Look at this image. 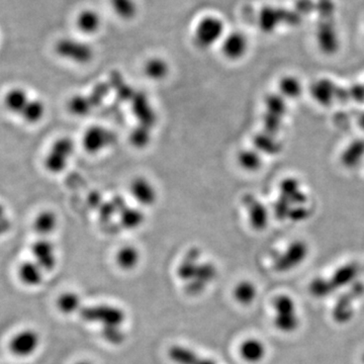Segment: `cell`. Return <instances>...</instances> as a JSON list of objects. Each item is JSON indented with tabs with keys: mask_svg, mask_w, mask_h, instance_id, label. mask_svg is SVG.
Wrapping results in <instances>:
<instances>
[{
	"mask_svg": "<svg viewBox=\"0 0 364 364\" xmlns=\"http://www.w3.org/2000/svg\"><path fill=\"white\" fill-rule=\"evenodd\" d=\"M279 195L275 200V217L281 220H293L300 223L312 216L309 193L304 190L302 181L297 177L290 176L282 179L279 186Z\"/></svg>",
	"mask_w": 364,
	"mask_h": 364,
	"instance_id": "cell-1",
	"label": "cell"
},
{
	"mask_svg": "<svg viewBox=\"0 0 364 364\" xmlns=\"http://www.w3.org/2000/svg\"><path fill=\"white\" fill-rule=\"evenodd\" d=\"M226 35L225 22L217 15H204L200 18L193 31V40L197 47L208 49L220 44Z\"/></svg>",
	"mask_w": 364,
	"mask_h": 364,
	"instance_id": "cell-2",
	"label": "cell"
},
{
	"mask_svg": "<svg viewBox=\"0 0 364 364\" xmlns=\"http://www.w3.org/2000/svg\"><path fill=\"white\" fill-rule=\"evenodd\" d=\"M275 311L274 325L282 333H293L299 329L300 320L297 304L293 298L281 295L273 302Z\"/></svg>",
	"mask_w": 364,
	"mask_h": 364,
	"instance_id": "cell-3",
	"label": "cell"
},
{
	"mask_svg": "<svg viewBox=\"0 0 364 364\" xmlns=\"http://www.w3.org/2000/svg\"><path fill=\"white\" fill-rule=\"evenodd\" d=\"M74 151L75 144L72 139L68 136L57 139L46 154L44 159L46 170L52 174H60L67 168Z\"/></svg>",
	"mask_w": 364,
	"mask_h": 364,
	"instance_id": "cell-4",
	"label": "cell"
},
{
	"mask_svg": "<svg viewBox=\"0 0 364 364\" xmlns=\"http://www.w3.org/2000/svg\"><path fill=\"white\" fill-rule=\"evenodd\" d=\"M60 58L75 64H88L94 57V50L88 43L75 38H63L55 46Z\"/></svg>",
	"mask_w": 364,
	"mask_h": 364,
	"instance_id": "cell-5",
	"label": "cell"
},
{
	"mask_svg": "<svg viewBox=\"0 0 364 364\" xmlns=\"http://www.w3.org/2000/svg\"><path fill=\"white\" fill-rule=\"evenodd\" d=\"M286 102L279 94H270L266 97L263 115L264 132L274 136L281 132L288 113Z\"/></svg>",
	"mask_w": 364,
	"mask_h": 364,
	"instance_id": "cell-6",
	"label": "cell"
},
{
	"mask_svg": "<svg viewBox=\"0 0 364 364\" xmlns=\"http://www.w3.org/2000/svg\"><path fill=\"white\" fill-rule=\"evenodd\" d=\"M309 248L308 243L302 240H295L274 259L273 268L277 272H288L302 265L308 258Z\"/></svg>",
	"mask_w": 364,
	"mask_h": 364,
	"instance_id": "cell-7",
	"label": "cell"
},
{
	"mask_svg": "<svg viewBox=\"0 0 364 364\" xmlns=\"http://www.w3.org/2000/svg\"><path fill=\"white\" fill-rule=\"evenodd\" d=\"M79 315L88 322L100 323L102 326H120L124 323L126 315L122 309L117 307L99 304V306L82 307L79 308Z\"/></svg>",
	"mask_w": 364,
	"mask_h": 364,
	"instance_id": "cell-8",
	"label": "cell"
},
{
	"mask_svg": "<svg viewBox=\"0 0 364 364\" xmlns=\"http://www.w3.org/2000/svg\"><path fill=\"white\" fill-rule=\"evenodd\" d=\"M309 94L318 106L327 108L341 97H347V91L341 90L340 86L337 85L336 82L332 79L322 77L312 83Z\"/></svg>",
	"mask_w": 364,
	"mask_h": 364,
	"instance_id": "cell-9",
	"label": "cell"
},
{
	"mask_svg": "<svg viewBox=\"0 0 364 364\" xmlns=\"http://www.w3.org/2000/svg\"><path fill=\"white\" fill-rule=\"evenodd\" d=\"M115 139L111 130L102 126H91L84 132L82 146L88 153L97 154L115 144Z\"/></svg>",
	"mask_w": 364,
	"mask_h": 364,
	"instance_id": "cell-10",
	"label": "cell"
},
{
	"mask_svg": "<svg viewBox=\"0 0 364 364\" xmlns=\"http://www.w3.org/2000/svg\"><path fill=\"white\" fill-rule=\"evenodd\" d=\"M220 45V52L227 60H241L249 51V40L242 31H234L226 34Z\"/></svg>",
	"mask_w": 364,
	"mask_h": 364,
	"instance_id": "cell-11",
	"label": "cell"
},
{
	"mask_svg": "<svg viewBox=\"0 0 364 364\" xmlns=\"http://www.w3.org/2000/svg\"><path fill=\"white\" fill-rule=\"evenodd\" d=\"M130 193L141 206H152L158 200V191L153 183L145 177H136L130 184Z\"/></svg>",
	"mask_w": 364,
	"mask_h": 364,
	"instance_id": "cell-12",
	"label": "cell"
},
{
	"mask_svg": "<svg viewBox=\"0 0 364 364\" xmlns=\"http://www.w3.org/2000/svg\"><path fill=\"white\" fill-rule=\"evenodd\" d=\"M245 208L247 209L248 220L255 231H263L270 223V211L267 206L254 195L244 197Z\"/></svg>",
	"mask_w": 364,
	"mask_h": 364,
	"instance_id": "cell-13",
	"label": "cell"
},
{
	"mask_svg": "<svg viewBox=\"0 0 364 364\" xmlns=\"http://www.w3.org/2000/svg\"><path fill=\"white\" fill-rule=\"evenodd\" d=\"M217 268L213 263H200L192 281L186 284V291L192 295H199L217 277Z\"/></svg>",
	"mask_w": 364,
	"mask_h": 364,
	"instance_id": "cell-14",
	"label": "cell"
},
{
	"mask_svg": "<svg viewBox=\"0 0 364 364\" xmlns=\"http://www.w3.org/2000/svg\"><path fill=\"white\" fill-rule=\"evenodd\" d=\"M40 344V337L31 330L20 332L13 337L10 342V350L18 356H27L36 351Z\"/></svg>",
	"mask_w": 364,
	"mask_h": 364,
	"instance_id": "cell-15",
	"label": "cell"
},
{
	"mask_svg": "<svg viewBox=\"0 0 364 364\" xmlns=\"http://www.w3.org/2000/svg\"><path fill=\"white\" fill-rule=\"evenodd\" d=\"M31 100L29 92L24 88L15 86L9 88L4 95V108L11 115H17L20 117L22 111L26 108L27 104Z\"/></svg>",
	"mask_w": 364,
	"mask_h": 364,
	"instance_id": "cell-16",
	"label": "cell"
},
{
	"mask_svg": "<svg viewBox=\"0 0 364 364\" xmlns=\"http://www.w3.org/2000/svg\"><path fill=\"white\" fill-rule=\"evenodd\" d=\"M31 252L35 257L36 263L41 266L43 270H53L56 265V255H55V248L50 241L46 239H40L36 241L31 246Z\"/></svg>",
	"mask_w": 364,
	"mask_h": 364,
	"instance_id": "cell-17",
	"label": "cell"
},
{
	"mask_svg": "<svg viewBox=\"0 0 364 364\" xmlns=\"http://www.w3.org/2000/svg\"><path fill=\"white\" fill-rule=\"evenodd\" d=\"M102 24V17L94 9H83L76 18L77 29L83 35H95L99 31Z\"/></svg>",
	"mask_w": 364,
	"mask_h": 364,
	"instance_id": "cell-18",
	"label": "cell"
},
{
	"mask_svg": "<svg viewBox=\"0 0 364 364\" xmlns=\"http://www.w3.org/2000/svg\"><path fill=\"white\" fill-rule=\"evenodd\" d=\"M364 160V140L357 139L347 145L341 154V164L347 169L358 167Z\"/></svg>",
	"mask_w": 364,
	"mask_h": 364,
	"instance_id": "cell-19",
	"label": "cell"
},
{
	"mask_svg": "<svg viewBox=\"0 0 364 364\" xmlns=\"http://www.w3.org/2000/svg\"><path fill=\"white\" fill-rule=\"evenodd\" d=\"M168 355L173 363L177 364H216L214 361L195 354L192 350L179 345L170 347Z\"/></svg>",
	"mask_w": 364,
	"mask_h": 364,
	"instance_id": "cell-20",
	"label": "cell"
},
{
	"mask_svg": "<svg viewBox=\"0 0 364 364\" xmlns=\"http://www.w3.org/2000/svg\"><path fill=\"white\" fill-rule=\"evenodd\" d=\"M239 352L241 357L247 363H257L263 360L267 350L262 341L252 338L247 339L240 345Z\"/></svg>",
	"mask_w": 364,
	"mask_h": 364,
	"instance_id": "cell-21",
	"label": "cell"
},
{
	"mask_svg": "<svg viewBox=\"0 0 364 364\" xmlns=\"http://www.w3.org/2000/svg\"><path fill=\"white\" fill-rule=\"evenodd\" d=\"M279 94L288 102L300 99L304 93V84L295 75H284L279 82Z\"/></svg>",
	"mask_w": 364,
	"mask_h": 364,
	"instance_id": "cell-22",
	"label": "cell"
},
{
	"mask_svg": "<svg viewBox=\"0 0 364 364\" xmlns=\"http://www.w3.org/2000/svg\"><path fill=\"white\" fill-rule=\"evenodd\" d=\"M143 72L147 78L154 81L164 80L169 75L170 65L161 57H152L146 61Z\"/></svg>",
	"mask_w": 364,
	"mask_h": 364,
	"instance_id": "cell-23",
	"label": "cell"
},
{
	"mask_svg": "<svg viewBox=\"0 0 364 364\" xmlns=\"http://www.w3.org/2000/svg\"><path fill=\"white\" fill-rule=\"evenodd\" d=\"M358 274V267L356 264H346L334 272L331 279H328L332 290L335 291L337 288H344L354 281Z\"/></svg>",
	"mask_w": 364,
	"mask_h": 364,
	"instance_id": "cell-24",
	"label": "cell"
},
{
	"mask_svg": "<svg viewBox=\"0 0 364 364\" xmlns=\"http://www.w3.org/2000/svg\"><path fill=\"white\" fill-rule=\"evenodd\" d=\"M255 149L261 154L276 155L281 153L282 146L277 136L267 132L257 134L254 138Z\"/></svg>",
	"mask_w": 364,
	"mask_h": 364,
	"instance_id": "cell-25",
	"label": "cell"
},
{
	"mask_svg": "<svg viewBox=\"0 0 364 364\" xmlns=\"http://www.w3.org/2000/svg\"><path fill=\"white\" fill-rule=\"evenodd\" d=\"M58 226V218L51 209H43L34 220V227L36 233L47 236L56 230Z\"/></svg>",
	"mask_w": 364,
	"mask_h": 364,
	"instance_id": "cell-26",
	"label": "cell"
},
{
	"mask_svg": "<svg viewBox=\"0 0 364 364\" xmlns=\"http://www.w3.org/2000/svg\"><path fill=\"white\" fill-rule=\"evenodd\" d=\"M46 115V104L42 99H31L20 117L29 125H36L42 122Z\"/></svg>",
	"mask_w": 364,
	"mask_h": 364,
	"instance_id": "cell-27",
	"label": "cell"
},
{
	"mask_svg": "<svg viewBox=\"0 0 364 364\" xmlns=\"http://www.w3.org/2000/svg\"><path fill=\"white\" fill-rule=\"evenodd\" d=\"M111 10L118 18L122 20H132L139 13L136 0H109Z\"/></svg>",
	"mask_w": 364,
	"mask_h": 364,
	"instance_id": "cell-28",
	"label": "cell"
},
{
	"mask_svg": "<svg viewBox=\"0 0 364 364\" xmlns=\"http://www.w3.org/2000/svg\"><path fill=\"white\" fill-rule=\"evenodd\" d=\"M238 164L243 170L248 172H258L263 164V157L256 149H245L240 151L237 157Z\"/></svg>",
	"mask_w": 364,
	"mask_h": 364,
	"instance_id": "cell-29",
	"label": "cell"
},
{
	"mask_svg": "<svg viewBox=\"0 0 364 364\" xmlns=\"http://www.w3.org/2000/svg\"><path fill=\"white\" fill-rule=\"evenodd\" d=\"M200 251L192 249L188 252L178 267V276L182 281L190 282L195 277L197 267H199Z\"/></svg>",
	"mask_w": 364,
	"mask_h": 364,
	"instance_id": "cell-30",
	"label": "cell"
},
{
	"mask_svg": "<svg viewBox=\"0 0 364 364\" xmlns=\"http://www.w3.org/2000/svg\"><path fill=\"white\" fill-rule=\"evenodd\" d=\"M20 277L27 286H38L43 279V270L38 263L27 261L20 265Z\"/></svg>",
	"mask_w": 364,
	"mask_h": 364,
	"instance_id": "cell-31",
	"label": "cell"
},
{
	"mask_svg": "<svg viewBox=\"0 0 364 364\" xmlns=\"http://www.w3.org/2000/svg\"><path fill=\"white\" fill-rule=\"evenodd\" d=\"M144 214L140 209L122 208L120 211V224L125 229H136L144 223Z\"/></svg>",
	"mask_w": 364,
	"mask_h": 364,
	"instance_id": "cell-32",
	"label": "cell"
},
{
	"mask_svg": "<svg viewBox=\"0 0 364 364\" xmlns=\"http://www.w3.org/2000/svg\"><path fill=\"white\" fill-rule=\"evenodd\" d=\"M140 254L134 246H125L118 250L117 262L122 270H133L138 264Z\"/></svg>",
	"mask_w": 364,
	"mask_h": 364,
	"instance_id": "cell-33",
	"label": "cell"
},
{
	"mask_svg": "<svg viewBox=\"0 0 364 364\" xmlns=\"http://www.w3.org/2000/svg\"><path fill=\"white\" fill-rule=\"evenodd\" d=\"M92 99L85 95L77 94L71 97L68 102V108L72 115L84 117L90 113L92 108Z\"/></svg>",
	"mask_w": 364,
	"mask_h": 364,
	"instance_id": "cell-34",
	"label": "cell"
},
{
	"mask_svg": "<svg viewBox=\"0 0 364 364\" xmlns=\"http://www.w3.org/2000/svg\"><path fill=\"white\" fill-rule=\"evenodd\" d=\"M234 295L235 299L238 300L240 304H250L256 299L257 290L256 286L252 282L242 281L236 286L234 290Z\"/></svg>",
	"mask_w": 364,
	"mask_h": 364,
	"instance_id": "cell-35",
	"label": "cell"
},
{
	"mask_svg": "<svg viewBox=\"0 0 364 364\" xmlns=\"http://www.w3.org/2000/svg\"><path fill=\"white\" fill-rule=\"evenodd\" d=\"M81 302L78 295L72 293H63L58 300V307L63 313L71 314L78 311Z\"/></svg>",
	"mask_w": 364,
	"mask_h": 364,
	"instance_id": "cell-36",
	"label": "cell"
},
{
	"mask_svg": "<svg viewBox=\"0 0 364 364\" xmlns=\"http://www.w3.org/2000/svg\"><path fill=\"white\" fill-rule=\"evenodd\" d=\"M102 335L104 340L113 345L122 344L126 338L124 332L120 330V326H104L102 327Z\"/></svg>",
	"mask_w": 364,
	"mask_h": 364,
	"instance_id": "cell-37",
	"label": "cell"
},
{
	"mask_svg": "<svg viewBox=\"0 0 364 364\" xmlns=\"http://www.w3.org/2000/svg\"><path fill=\"white\" fill-rule=\"evenodd\" d=\"M131 143L136 148H144L151 141L149 127L142 126L136 127L131 134Z\"/></svg>",
	"mask_w": 364,
	"mask_h": 364,
	"instance_id": "cell-38",
	"label": "cell"
},
{
	"mask_svg": "<svg viewBox=\"0 0 364 364\" xmlns=\"http://www.w3.org/2000/svg\"><path fill=\"white\" fill-rule=\"evenodd\" d=\"M311 293L318 298L327 297L330 293H334L327 279H317L311 284Z\"/></svg>",
	"mask_w": 364,
	"mask_h": 364,
	"instance_id": "cell-39",
	"label": "cell"
},
{
	"mask_svg": "<svg viewBox=\"0 0 364 364\" xmlns=\"http://www.w3.org/2000/svg\"><path fill=\"white\" fill-rule=\"evenodd\" d=\"M348 99L357 102H364V83L354 84L347 90Z\"/></svg>",
	"mask_w": 364,
	"mask_h": 364,
	"instance_id": "cell-40",
	"label": "cell"
},
{
	"mask_svg": "<svg viewBox=\"0 0 364 364\" xmlns=\"http://www.w3.org/2000/svg\"><path fill=\"white\" fill-rule=\"evenodd\" d=\"M8 223L6 222V218L0 220V235H1L4 232H6L8 230Z\"/></svg>",
	"mask_w": 364,
	"mask_h": 364,
	"instance_id": "cell-41",
	"label": "cell"
},
{
	"mask_svg": "<svg viewBox=\"0 0 364 364\" xmlns=\"http://www.w3.org/2000/svg\"><path fill=\"white\" fill-rule=\"evenodd\" d=\"M358 122L359 126H360L361 129L364 131V113L360 115V118H359Z\"/></svg>",
	"mask_w": 364,
	"mask_h": 364,
	"instance_id": "cell-42",
	"label": "cell"
},
{
	"mask_svg": "<svg viewBox=\"0 0 364 364\" xmlns=\"http://www.w3.org/2000/svg\"><path fill=\"white\" fill-rule=\"evenodd\" d=\"M4 218V206L0 204V220Z\"/></svg>",
	"mask_w": 364,
	"mask_h": 364,
	"instance_id": "cell-43",
	"label": "cell"
},
{
	"mask_svg": "<svg viewBox=\"0 0 364 364\" xmlns=\"http://www.w3.org/2000/svg\"><path fill=\"white\" fill-rule=\"evenodd\" d=\"M77 364H90V363H86V361H82V363H78Z\"/></svg>",
	"mask_w": 364,
	"mask_h": 364,
	"instance_id": "cell-44",
	"label": "cell"
}]
</instances>
